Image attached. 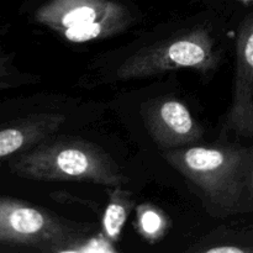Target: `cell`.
I'll return each mask as SVG.
<instances>
[{"mask_svg":"<svg viewBox=\"0 0 253 253\" xmlns=\"http://www.w3.org/2000/svg\"><path fill=\"white\" fill-rule=\"evenodd\" d=\"M161 153L187 180L210 216L226 219L253 210V147L192 145Z\"/></svg>","mask_w":253,"mask_h":253,"instance_id":"1","label":"cell"},{"mask_svg":"<svg viewBox=\"0 0 253 253\" xmlns=\"http://www.w3.org/2000/svg\"><path fill=\"white\" fill-rule=\"evenodd\" d=\"M10 169L41 182H85L123 187L127 178L104 148L82 138H47L9 160Z\"/></svg>","mask_w":253,"mask_h":253,"instance_id":"2","label":"cell"},{"mask_svg":"<svg viewBox=\"0 0 253 253\" xmlns=\"http://www.w3.org/2000/svg\"><path fill=\"white\" fill-rule=\"evenodd\" d=\"M221 59L216 35L207 25H194L133 52L116 67L113 77L116 81H132L178 69L209 76L219 68Z\"/></svg>","mask_w":253,"mask_h":253,"instance_id":"3","label":"cell"},{"mask_svg":"<svg viewBox=\"0 0 253 253\" xmlns=\"http://www.w3.org/2000/svg\"><path fill=\"white\" fill-rule=\"evenodd\" d=\"M91 225L71 221L41 207L0 197V246L40 252L76 250Z\"/></svg>","mask_w":253,"mask_h":253,"instance_id":"4","label":"cell"},{"mask_svg":"<svg viewBox=\"0 0 253 253\" xmlns=\"http://www.w3.org/2000/svg\"><path fill=\"white\" fill-rule=\"evenodd\" d=\"M34 20L66 41L85 43L123 34L136 17L116 0H47L35 10Z\"/></svg>","mask_w":253,"mask_h":253,"instance_id":"5","label":"cell"},{"mask_svg":"<svg viewBox=\"0 0 253 253\" xmlns=\"http://www.w3.org/2000/svg\"><path fill=\"white\" fill-rule=\"evenodd\" d=\"M222 132L253 137V14L244 17L237 30L232 98Z\"/></svg>","mask_w":253,"mask_h":253,"instance_id":"6","label":"cell"},{"mask_svg":"<svg viewBox=\"0 0 253 253\" xmlns=\"http://www.w3.org/2000/svg\"><path fill=\"white\" fill-rule=\"evenodd\" d=\"M142 119L161 151L195 145L204 128L184 103L174 98L153 99L142 106Z\"/></svg>","mask_w":253,"mask_h":253,"instance_id":"7","label":"cell"},{"mask_svg":"<svg viewBox=\"0 0 253 253\" xmlns=\"http://www.w3.org/2000/svg\"><path fill=\"white\" fill-rule=\"evenodd\" d=\"M66 121L63 114L36 113L0 123V165L53 137Z\"/></svg>","mask_w":253,"mask_h":253,"instance_id":"8","label":"cell"},{"mask_svg":"<svg viewBox=\"0 0 253 253\" xmlns=\"http://www.w3.org/2000/svg\"><path fill=\"white\" fill-rule=\"evenodd\" d=\"M189 251L253 253V226L241 230L217 229L203 237Z\"/></svg>","mask_w":253,"mask_h":253,"instance_id":"9","label":"cell"},{"mask_svg":"<svg viewBox=\"0 0 253 253\" xmlns=\"http://www.w3.org/2000/svg\"><path fill=\"white\" fill-rule=\"evenodd\" d=\"M110 199L103 217V234L110 241H118L121 230L133 207L130 193L121 187L109 188Z\"/></svg>","mask_w":253,"mask_h":253,"instance_id":"10","label":"cell"},{"mask_svg":"<svg viewBox=\"0 0 253 253\" xmlns=\"http://www.w3.org/2000/svg\"><path fill=\"white\" fill-rule=\"evenodd\" d=\"M6 29L7 25L0 26V40H1ZM14 59L15 54L5 52L4 46L0 42V90L31 83L36 79L32 74H27L19 71V68L15 66Z\"/></svg>","mask_w":253,"mask_h":253,"instance_id":"11","label":"cell"},{"mask_svg":"<svg viewBox=\"0 0 253 253\" xmlns=\"http://www.w3.org/2000/svg\"><path fill=\"white\" fill-rule=\"evenodd\" d=\"M143 211L140 212V229L142 235L146 237H152V239H157L160 235L161 230L165 227L163 224V219L156 209H150L147 207H142Z\"/></svg>","mask_w":253,"mask_h":253,"instance_id":"12","label":"cell"},{"mask_svg":"<svg viewBox=\"0 0 253 253\" xmlns=\"http://www.w3.org/2000/svg\"><path fill=\"white\" fill-rule=\"evenodd\" d=\"M251 184H252V188H253V169L251 172Z\"/></svg>","mask_w":253,"mask_h":253,"instance_id":"13","label":"cell"},{"mask_svg":"<svg viewBox=\"0 0 253 253\" xmlns=\"http://www.w3.org/2000/svg\"><path fill=\"white\" fill-rule=\"evenodd\" d=\"M241 1H251V0H241Z\"/></svg>","mask_w":253,"mask_h":253,"instance_id":"14","label":"cell"}]
</instances>
